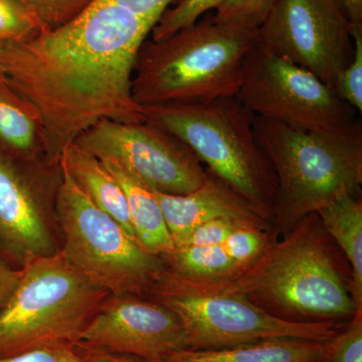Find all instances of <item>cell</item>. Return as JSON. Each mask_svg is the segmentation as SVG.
I'll list each match as a JSON object with an SVG mask.
<instances>
[{
  "label": "cell",
  "mask_w": 362,
  "mask_h": 362,
  "mask_svg": "<svg viewBox=\"0 0 362 362\" xmlns=\"http://www.w3.org/2000/svg\"><path fill=\"white\" fill-rule=\"evenodd\" d=\"M163 257L166 274L192 283H211L233 277L244 270L223 245L175 247Z\"/></svg>",
  "instance_id": "d6986e66"
},
{
  "label": "cell",
  "mask_w": 362,
  "mask_h": 362,
  "mask_svg": "<svg viewBox=\"0 0 362 362\" xmlns=\"http://www.w3.org/2000/svg\"><path fill=\"white\" fill-rule=\"evenodd\" d=\"M156 25L173 0H109Z\"/></svg>",
  "instance_id": "f546056e"
},
{
  "label": "cell",
  "mask_w": 362,
  "mask_h": 362,
  "mask_svg": "<svg viewBox=\"0 0 362 362\" xmlns=\"http://www.w3.org/2000/svg\"><path fill=\"white\" fill-rule=\"evenodd\" d=\"M78 342L156 361L187 349L180 318L156 300L136 295H109Z\"/></svg>",
  "instance_id": "4fadbf2b"
},
{
  "label": "cell",
  "mask_w": 362,
  "mask_h": 362,
  "mask_svg": "<svg viewBox=\"0 0 362 362\" xmlns=\"http://www.w3.org/2000/svg\"><path fill=\"white\" fill-rule=\"evenodd\" d=\"M254 131L275 173L276 209L284 225H295L315 214L343 194L358 197L361 121L304 132L255 116Z\"/></svg>",
  "instance_id": "3957f363"
},
{
  "label": "cell",
  "mask_w": 362,
  "mask_h": 362,
  "mask_svg": "<svg viewBox=\"0 0 362 362\" xmlns=\"http://www.w3.org/2000/svg\"><path fill=\"white\" fill-rule=\"evenodd\" d=\"M101 161L122 187L131 223L140 244L157 256H165L173 252L175 249V243L153 190L117 162Z\"/></svg>",
  "instance_id": "e0dca14e"
},
{
  "label": "cell",
  "mask_w": 362,
  "mask_h": 362,
  "mask_svg": "<svg viewBox=\"0 0 362 362\" xmlns=\"http://www.w3.org/2000/svg\"><path fill=\"white\" fill-rule=\"evenodd\" d=\"M263 226H246L230 233L223 246L242 268L251 266L268 247V237Z\"/></svg>",
  "instance_id": "cb8c5ba5"
},
{
  "label": "cell",
  "mask_w": 362,
  "mask_h": 362,
  "mask_svg": "<svg viewBox=\"0 0 362 362\" xmlns=\"http://www.w3.org/2000/svg\"><path fill=\"white\" fill-rule=\"evenodd\" d=\"M276 0H223L214 14L218 23L259 28Z\"/></svg>",
  "instance_id": "484cf974"
},
{
  "label": "cell",
  "mask_w": 362,
  "mask_h": 362,
  "mask_svg": "<svg viewBox=\"0 0 362 362\" xmlns=\"http://www.w3.org/2000/svg\"><path fill=\"white\" fill-rule=\"evenodd\" d=\"M259 118L297 131H321L354 120V109L310 71L255 42L243 66L237 95Z\"/></svg>",
  "instance_id": "9c48e42d"
},
{
  "label": "cell",
  "mask_w": 362,
  "mask_h": 362,
  "mask_svg": "<svg viewBox=\"0 0 362 362\" xmlns=\"http://www.w3.org/2000/svg\"><path fill=\"white\" fill-rule=\"evenodd\" d=\"M344 8L351 25L362 23V0H337Z\"/></svg>",
  "instance_id": "d6a6232c"
},
{
  "label": "cell",
  "mask_w": 362,
  "mask_h": 362,
  "mask_svg": "<svg viewBox=\"0 0 362 362\" xmlns=\"http://www.w3.org/2000/svg\"><path fill=\"white\" fill-rule=\"evenodd\" d=\"M57 195L59 254L111 295L148 298L166 274L163 257L147 251L120 223L93 204L62 168Z\"/></svg>",
  "instance_id": "52a82bcc"
},
{
  "label": "cell",
  "mask_w": 362,
  "mask_h": 362,
  "mask_svg": "<svg viewBox=\"0 0 362 362\" xmlns=\"http://www.w3.org/2000/svg\"><path fill=\"white\" fill-rule=\"evenodd\" d=\"M59 362H82L71 349H59Z\"/></svg>",
  "instance_id": "836d02e7"
},
{
  "label": "cell",
  "mask_w": 362,
  "mask_h": 362,
  "mask_svg": "<svg viewBox=\"0 0 362 362\" xmlns=\"http://www.w3.org/2000/svg\"><path fill=\"white\" fill-rule=\"evenodd\" d=\"M61 165L0 153V259L25 269L61 250L57 195Z\"/></svg>",
  "instance_id": "30bf717a"
},
{
  "label": "cell",
  "mask_w": 362,
  "mask_h": 362,
  "mask_svg": "<svg viewBox=\"0 0 362 362\" xmlns=\"http://www.w3.org/2000/svg\"><path fill=\"white\" fill-rule=\"evenodd\" d=\"M45 32L37 16L21 0H0V40L28 42Z\"/></svg>",
  "instance_id": "44dd1931"
},
{
  "label": "cell",
  "mask_w": 362,
  "mask_h": 362,
  "mask_svg": "<svg viewBox=\"0 0 362 362\" xmlns=\"http://www.w3.org/2000/svg\"><path fill=\"white\" fill-rule=\"evenodd\" d=\"M0 153L18 159L44 158L37 119L32 111L1 82Z\"/></svg>",
  "instance_id": "ffe728a7"
},
{
  "label": "cell",
  "mask_w": 362,
  "mask_h": 362,
  "mask_svg": "<svg viewBox=\"0 0 362 362\" xmlns=\"http://www.w3.org/2000/svg\"><path fill=\"white\" fill-rule=\"evenodd\" d=\"M329 341L273 338L220 349H183L161 362H320Z\"/></svg>",
  "instance_id": "9a60e30c"
},
{
  "label": "cell",
  "mask_w": 362,
  "mask_h": 362,
  "mask_svg": "<svg viewBox=\"0 0 362 362\" xmlns=\"http://www.w3.org/2000/svg\"><path fill=\"white\" fill-rule=\"evenodd\" d=\"M37 16L45 32L77 18L94 0H21Z\"/></svg>",
  "instance_id": "d4e9b609"
},
{
  "label": "cell",
  "mask_w": 362,
  "mask_h": 362,
  "mask_svg": "<svg viewBox=\"0 0 362 362\" xmlns=\"http://www.w3.org/2000/svg\"><path fill=\"white\" fill-rule=\"evenodd\" d=\"M223 0H180L173 8H168L152 28V40L165 39L181 30L194 25L204 13L218 8Z\"/></svg>",
  "instance_id": "7402d4cb"
},
{
  "label": "cell",
  "mask_w": 362,
  "mask_h": 362,
  "mask_svg": "<svg viewBox=\"0 0 362 362\" xmlns=\"http://www.w3.org/2000/svg\"><path fill=\"white\" fill-rule=\"evenodd\" d=\"M178 284L204 292L263 298L288 311L319 318H347L358 310L327 249L310 228L300 226L237 275L211 283Z\"/></svg>",
  "instance_id": "8992f818"
},
{
  "label": "cell",
  "mask_w": 362,
  "mask_h": 362,
  "mask_svg": "<svg viewBox=\"0 0 362 362\" xmlns=\"http://www.w3.org/2000/svg\"><path fill=\"white\" fill-rule=\"evenodd\" d=\"M109 295L59 252L33 262L0 311V358L71 349Z\"/></svg>",
  "instance_id": "5b68a950"
},
{
  "label": "cell",
  "mask_w": 362,
  "mask_h": 362,
  "mask_svg": "<svg viewBox=\"0 0 362 362\" xmlns=\"http://www.w3.org/2000/svg\"><path fill=\"white\" fill-rule=\"evenodd\" d=\"M75 142L101 160L117 162L162 194H189L207 178V170L187 144L147 121L103 120Z\"/></svg>",
  "instance_id": "7c38bea8"
},
{
  "label": "cell",
  "mask_w": 362,
  "mask_h": 362,
  "mask_svg": "<svg viewBox=\"0 0 362 362\" xmlns=\"http://www.w3.org/2000/svg\"><path fill=\"white\" fill-rule=\"evenodd\" d=\"M246 226H259L265 228L264 225L252 223V221L233 220V218H216V220L206 221V223L194 228L175 247L221 245L230 233L235 232L238 228Z\"/></svg>",
  "instance_id": "83f0119b"
},
{
  "label": "cell",
  "mask_w": 362,
  "mask_h": 362,
  "mask_svg": "<svg viewBox=\"0 0 362 362\" xmlns=\"http://www.w3.org/2000/svg\"><path fill=\"white\" fill-rule=\"evenodd\" d=\"M148 298L180 318L187 349H226L273 338L329 341L337 335V326L331 321L287 320L240 295L197 291L165 275Z\"/></svg>",
  "instance_id": "ba28073f"
},
{
  "label": "cell",
  "mask_w": 362,
  "mask_h": 362,
  "mask_svg": "<svg viewBox=\"0 0 362 362\" xmlns=\"http://www.w3.org/2000/svg\"><path fill=\"white\" fill-rule=\"evenodd\" d=\"M59 165L93 204L110 214L137 240L131 223L126 195L103 162L82 148L77 142H74L64 150Z\"/></svg>",
  "instance_id": "2e32d148"
},
{
  "label": "cell",
  "mask_w": 362,
  "mask_h": 362,
  "mask_svg": "<svg viewBox=\"0 0 362 362\" xmlns=\"http://www.w3.org/2000/svg\"><path fill=\"white\" fill-rule=\"evenodd\" d=\"M153 190L175 246L197 226L216 218H233L264 225L258 209L207 171L201 187L187 194H166Z\"/></svg>",
  "instance_id": "5bb4252c"
},
{
  "label": "cell",
  "mask_w": 362,
  "mask_h": 362,
  "mask_svg": "<svg viewBox=\"0 0 362 362\" xmlns=\"http://www.w3.org/2000/svg\"><path fill=\"white\" fill-rule=\"evenodd\" d=\"M350 28L337 0H276L259 26L257 42L333 89L354 59Z\"/></svg>",
  "instance_id": "8fae6325"
},
{
  "label": "cell",
  "mask_w": 362,
  "mask_h": 362,
  "mask_svg": "<svg viewBox=\"0 0 362 362\" xmlns=\"http://www.w3.org/2000/svg\"><path fill=\"white\" fill-rule=\"evenodd\" d=\"M258 28L218 23L213 14L165 39L145 40L131 93L140 107L204 104L235 97Z\"/></svg>",
  "instance_id": "7a4b0ae2"
},
{
  "label": "cell",
  "mask_w": 362,
  "mask_h": 362,
  "mask_svg": "<svg viewBox=\"0 0 362 362\" xmlns=\"http://www.w3.org/2000/svg\"><path fill=\"white\" fill-rule=\"evenodd\" d=\"M154 23L109 0L28 42L0 40V82L32 111L42 156L64 150L103 120L145 121L131 93L138 52Z\"/></svg>",
  "instance_id": "6da1fadb"
},
{
  "label": "cell",
  "mask_w": 362,
  "mask_h": 362,
  "mask_svg": "<svg viewBox=\"0 0 362 362\" xmlns=\"http://www.w3.org/2000/svg\"><path fill=\"white\" fill-rule=\"evenodd\" d=\"M145 121L187 144L218 180L263 214L275 204L277 182L257 141L255 115L237 96L204 104L142 107Z\"/></svg>",
  "instance_id": "277c9868"
},
{
  "label": "cell",
  "mask_w": 362,
  "mask_h": 362,
  "mask_svg": "<svg viewBox=\"0 0 362 362\" xmlns=\"http://www.w3.org/2000/svg\"><path fill=\"white\" fill-rule=\"evenodd\" d=\"M23 275V269L13 268L0 259V311L13 297Z\"/></svg>",
  "instance_id": "4dcf8cb0"
},
{
  "label": "cell",
  "mask_w": 362,
  "mask_h": 362,
  "mask_svg": "<svg viewBox=\"0 0 362 362\" xmlns=\"http://www.w3.org/2000/svg\"><path fill=\"white\" fill-rule=\"evenodd\" d=\"M315 214L349 259L354 279L350 292L362 310V202L358 197L343 194Z\"/></svg>",
  "instance_id": "ac0fdd59"
},
{
  "label": "cell",
  "mask_w": 362,
  "mask_h": 362,
  "mask_svg": "<svg viewBox=\"0 0 362 362\" xmlns=\"http://www.w3.org/2000/svg\"><path fill=\"white\" fill-rule=\"evenodd\" d=\"M320 362H362V315L356 312L346 329L331 339Z\"/></svg>",
  "instance_id": "4316f807"
},
{
  "label": "cell",
  "mask_w": 362,
  "mask_h": 362,
  "mask_svg": "<svg viewBox=\"0 0 362 362\" xmlns=\"http://www.w3.org/2000/svg\"><path fill=\"white\" fill-rule=\"evenodd\" d=\"M354 54L351 63L338 76L333 90L354 110L362 112V23L351 25Z\"/></svg>",
  "instance_id": "603a6c76"
},
{
  "label": "cell",
  "mask_w": 362,
  "mask_h": 362,
  "mask_svg": "<svg viewBox=\"0 0 362 362\" xmlns=\"http://www.w3.org/2000/svg\"><path fill=\"white\" fill-rule=\"evenodd\" d=\"M0 362H59V350H35L18 356L0 358Z\"/></svg>",
  "instance_id": "1f68e13d"
},
{
  "label": "cell",
  "mask_w": 362,
  "mask_h": 362,
  "mask_svg": "<svg viewBox=\"0 0 362 362\" xmlns=\"http://www.w3.org/2000/svg\"><path fill=\"white\" fill-rule=\"evenodd\" d=\"M71 349L82 362H161L129 354L105 351L81 342L76 343Z\"/></svg>",
  "instance_id": "f1b7e54d"
}]
</instances>
